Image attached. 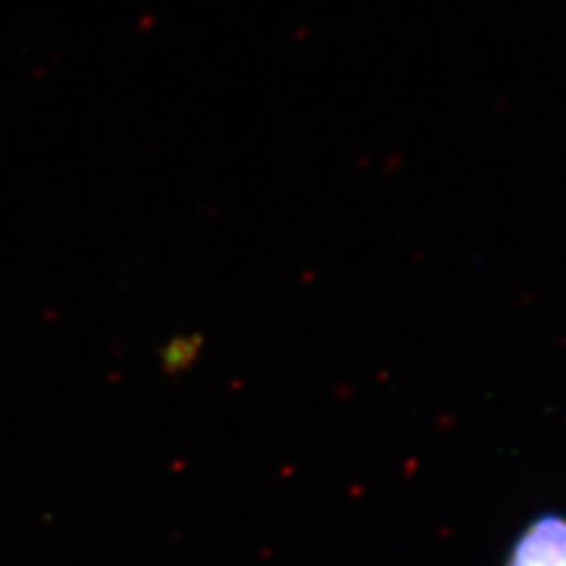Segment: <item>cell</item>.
<instances>
[{"label": "cell", "mask_w": 566, "mask_h": 566, "mask_svg": "<svg viewBox=\"0 0 566 566\" xmlns=\"http://www.w3.org/2000/svg\"><path fill=\"white\" fill-rule=\"evenodd\" d=\"M504 566H566V516L535 518L510 547Z\"/></svg>", "instance_id": "cell-1"}, {"label": "cell", "mask_w": 566, "mask_h": 566, "mask_svg": "<svg viewBox=\"0 0 566 566\" xmlns=\"http://www.w3.org/2000/svg\"><path fill=\"white\" fill-rule=\"evenodd\" d=\"M206 338L200 332L175 334L158 348V364L164 376L181 378L202 359Z\"/></svg>", "instance_id": "cell-2"}]
</instances>
